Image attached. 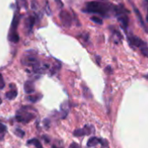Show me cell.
Here are the masks:
<instances>
[{"mask_svg":"<svg viewBox=\"0 0 148 148\" xmlns=\"http://www.w3.org/2000/svg\"><path fill=\"white\" fill-rule=\"evenodd\" d=\"M15 132H16V135L18 136L19 138H23V137L25 136V132L22 131L21 129H17V130L15 131Z\"/></svg>","mask_w":148,"mask_h":148,"instance_id":"cell-15","label":"cell"},{"mask_svg":"<svg viewBox=\"0 0 148 148\" xmlns=\"http://www.w3.org/2000/svg\"><path fill=\"white\" fill-rule=\"evenodd\" d=\"M99 143H100V139H99L96 137H92L89 138V140L87 142V145L89 147H93V146H96Z\"/></svg>","mask_w":148,"mask_h":148,"instance_id":"cell-7","label":"cell"},{"mask_svg":"<svg viewBox=\"0 0 148 148\" xmlns=\"http://www.w3.org/2000/svg\"><path fill=\"white\" fill-rule=\"evenodd\" d=\"M18 95V92L16 90H12V91H9L6 92L5 94V97L8 99H14Z\"/></svg>","mask_w":148,"mask_h":148,"instance_id":"cell-9","label":"cell"},{"mask_svg":"<svg viewBox=\"0 0 148 148\" xmlns=\"http://www.w3.org/2000/svg\"><path fill=\"white\" fill-rule=\"evenodd\" d=\"M140 51L142 52V54L145 57H148V45H145V46H143L142 48H140Z\"/></svg>","mask_w":148,"mask_h":148,"instance_id":"cell-13","label":"cell"},{"mask_svg":"<svg viewBox=\"0 0 148 148\" xmlns=\"http://www.w3.org/2000/svg\"><path fill=\"white\" fill-rule=\"evenodd\" d=\"M52 148H63V147H59V146H56V145H53Z\"/></svg>","mask_w":148,"mask_h":148,"instance_id":"cell-20","label":"cell"},{"mask_svg":"<svg viewBox=\"0 0 148 148\" xmlns=\"http://www.w3.org/2000/svg\"><path fill=\"white\" fill-rule=\"evenodd\" d=\"M128 42L132 46H135V47H138L139 49L146 45L145 42H144L141 38H139L136 36H130L128 38Z\"/></svg>","mask_w":148,"mask_h":148,"instance_id":"cell-4","label":"cell"},{"mask_svg":"<svg viewBox=\"0 0 148 148\" xmlns=\"http://www.w3.org/2000/svg\"><path fill=\"white\" fill-rule=\"evenodd\" d=\"M91 20L96 24H99V25H102L103 24V21L100 18H98V17H92L91 18Z\"/></svg>","mask_w":148,"mask_h":148,"instance_id":"cell-14","label":"cell"},{"mask_svg":"<svg viewBox=\"0 0 148 148\" xmlns=\"http://www.w3.org/2000/svg\"><path fill=\"white\" fill-rule=\"evenodd\" d=\"M0 103H1V99H0Z\"/></svg>","mask_w":148,"mask_h":148,"instance_id":"cell-21","label":"cell"},{"mask_svg":"<svg viewBox=\"0 0 148 148\" xmlns=\"http://www.w3.org/2000/svg\"><path fill=\"white\" fill-rule=\"evenodd\" d=\"M134 12H135V14L137 15V17H138V21L141 23V25L143 26V27H145V23H144V21H143V18H142V15L140 14V12H139V11L136 8V7H134Z\"/></svg>","mask_w":148,"mask_h":148,"instance_id":"cell-12","label":"cell"},{"mask_svg":"<svg viewBox=\"0 0 148 148\" xmlns=\"http://www.w3.org/2000/svg\"><path fill=\"white\" fill-rule=\"evenodd\" d=\"M70 148H80V147L77 143H71L70 145Z\"/></svg>","mask_w":148,"mask_h":148,"instance_id":"cell-17","label":"cell"},{"mask_svg":"<svg viewBox=\"0 0 148 148\" xmlns=\"http://www.w3.org/2000/svg\"><path fill=\"white\" fill-rule=\"evenodd\" d=\"M34 23H35V18H34V17H32V16L29 17V18H27L26 22H25L26 28H27L29 31H31V30L32 29L33 25H34Z\"/></svg>","mask_w":148,"mask_h":148,"instance_id":"cell-8","label":"cell"},{"mask_svg":"<svg viewBox=\"0 0 148 148\" xmlns=\"http://www.w3.org/2000/svg\"><path fill=\"white\" fill-rule=\"evenodd\" d=\"M28 144H32L36 146V148H42V145L41 143L39 142V140H38L37 138H32V139H30L28 141Z\"/></svg>","mask_w":148,"mask_h":148,"instance_id":"cell-11","label":"cell"},{"mask_svg":"<svg viewBox=\"0 0 148 148\" xmlns=\"http://www.w3.org/2000/svg\"><path fill=\"white\" fill-rule=\"evenodd\" d=\"M25 91L28 94L33 93L35 92V87H34V85L32 81H27L25 84Z\"/></svg>","mask_w":148,"mask_h":148,"instance_id":"cell-6","label":"cell"},{"mask_svg":"<svg viewBox=\"0 0 148 148\" xmlns=\"http://www.w3.org/2000/svg\"><path fill=\"white\" fill-rule=\"evenodd\" d=\"M73 135L76 136V137H81V136H84V135H86V130L85 128H80V129H77L74 131L73 132Z\"/></svg>","mask_w":148,"mask_h":148,"instance_id":"cell-10","label":"cell"},{"mask_svg":"<svg viewBox=\"0 0 148 148\" xmlns=\"http://www.w3.org/2000/svg\"><path fill=\"white\" fill-rule=\"evenodd\" d=\"M114 9H115V5H112L111 4H104L101 2L92 1L87 3L86 7L83 9V12L87 13L99 14L103 17H108L109 12H114Z\"/></svg>","mask_w":148,"mask_h":148,"instance_id":"cell-1","label":"cell"},{"mask_svg":"<svg viewBox=\"0 0 148 148\" xmlns=\"http://www.w3.org/2000/svg\"><path fill=\"white\" fill-rule=\"evenodd\" d=\"M145 2L146 4V6H147V15H146V20L148 22V0H145Z\"/></svg>","mask_w":148,"mask_h":148,"instance_id":"cell-19","label":"cell"},{"mask_svg":"<svg viewBox=\"0 0 148 148\" xmlns=\"http://www.w3.org/2000/svg\"><path fill=\"white\" fill-rule=\"evenodd\" d=\"M5 87V80L3 79V76L0 73V89H3Z\"/></svg>","mask_w":148,"mask_h":148,"instance_id":"cell-16","label":"cell"},{"mask_svg":"<svg viewBox=\"0 0 148 148\" xmlns=\"http://www.w3.org/2000/svg\"><path fill=\"white\" fill-rule=\"evenodd\" d=\"M118 20H119V22L120 23L121 26H122L124 29H126V28H127L128 23H129V19H128V17L126 16V13L119 15V16H118Z\"/></svg>","mask_w":148,"mask_h":148,"instance_id":"cell-5","label":"cell"},{"mask_svg":"<svg viewBox=\"0 0 148 148\" xmlns=\"http://www.w3.org/2000/svg\"><path fill=\"white\" fill-rule=\"evenodd\" d=\"M55 1H56V3L58 4V7H59V8H63L64 5H63V3L61 2V0H55Z\"/></svg>","mask_w":148,"mask_h":148,"instance_id":"cell-18","label":"cell"},{"mask_svg":"<svg viewBox=\"0 0 148 148\" xmlns=\"http://www.w3.org/2000/svg\"><path fill=\"white\" fill-rule=\"evenodd\" d=\"M59 18L63 24L64 26L65 27H70L71 25V14L66 12V11H61L60 13H59Z\"/></svg>","mask_w":148,"mask_h":148,"instance_id":"cell-3","label":"cell"},{"mask_svg":"<svg viewBox=\"0 0 148 148\" xmlns=\"http://www.w3.org/2000/svg\"><path fill=\"white\" fill-rule=\"evenodd\" d=\"M28 109H29L28 107H24L20 111L18 112V114H17V117H16L18 121L24 122V123H28L29 121H31L35 117V114L29 112Z\"/></svg>","mask_w":148,"mask_h":148,"instance_id":"cell-2","label":"cell"}]
</instances>
